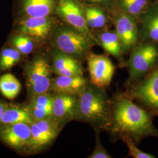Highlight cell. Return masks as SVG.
Masks as SVG:
<instances>
[{"mask_svg":"<svg viewBox=\"0 0 158 158\" xmlns=\"http://www.w3.org/2000/svg\"><path fill=\"white\" fill-rule=\"evenodd\" d=\"M51 70L57 76L83 75V70L77 59L55 49L52 55Z\"/></svg>","mask_w":158,"mask_h":158,"instance_id":"obj_14","label":"cell"},{"mask_svg":"<svg viewBox=\"0 0 158 158\" xmlns=\"http://www.w3.org/2000/svg\"><path fill=\"white\" fill-rule=\"evenodd\" d=\"M125 143L128 147L129 153L131 156L135 158H154L155 156L149 153L143 152L136 146L135 141L128 137L122 138Z\"/></svg>","mask_w":158,"mask_h":158,"instance_id":"obj_26","label":"cell"},{"mask_svg":"<svg viewBox=\"0 0 158 158\" xmlns=\"http://www.w3.org/2000/svg\"><path fill=\"white\" fill-rule=\"evenodd\" d=\"M55 23L51 17H24L18 23L19 33L28 36L36 42L47 40L53 32Z\"/></svg>","mask_w":158,"mask_h":158,"instance_id":"obj_9","label":"cell"},{"mask_svg":"<svg viewBox=\"0 0 158 158\" xmlns=\"http://www.w3.org/2000/svg\"><path fill=\"white\" fill-rule=\"evenodd\" d=\"M79 119L83 121L95 130L110 128L112 118V106L103 88L87 84L78 95Z\"/></svg>","mask_w":158,"mask_h":158,"instance_id":"obj_2","label":"cell"},{"mask_svg":"<svg viewBox=\"0 0 158 158\" xmlns=\"http://www.w3.org/2000/svg\"><path fill=\"white\" fill-rule=\"evenodd\" d=\"M98 44L110 55L119 60L122 59V48L118 36L115 31H105L98 35Z\"/></svg>","mask_w":158,"mask_h":158,"instance_id":"obj_20","label":"cell"},{"mask_svg":"<svg viewBox=\"0 0 158 158\" xmlns=\"http://www.w3.org/2000/svg\"><path fill=\"white\" fill-rule=\"evenodd\" d=\"M87 60L91 83L100 88L108 87L115 72L111 60L105 55L97 54H88Z\"/></svg>","mask_w":158,"mask_h":158,"instance_id":"obj_8","label":"cell"},{"mask_svg":"<svg viewBox=\"0 0 158 158\" xmlns=\"http://www.w3.org/2000/svg\"><path fill=\"white\" fill-rule=\"evenodd\" d=\"M21 53L14 48L3 49L0 53V71L10 70L19 62Z\"/></svg>","mask_w":158,"mask_h":158,"instance_id":"obj_24","label":"cell"},{"mask_svg":"<svg viewBox=\"0 0 158 158\" xmlns=\"http://www.w3.org/2000/svg\"><path fill=\"white\" fill-rule=\"evenodd\" d=\"M21 89L19 81L13 74H4L0 77V92L6 98L14 99L20 93Z\"/></svg>","mask_w":158,"mask_h":158,"instance_id":"obj_21","label":"cell"},{"mask_svg":"<svg viewBox=\"0 0 158 158\" xmlns=\"http://www.w3.org/2000/svg\"><path fill=\"white\" fill-rule=\"evenodd\" d=\"M115 26L123 51L127 52L134 48L138 40L135 17L126 12L121 13L115 18Z\"/></svg>","mask_w":158,"mask_h":158,"instance_id":"obj_11","label":"cell"},{"mask_svg":"<svg viewBox=\"0 0 158 158\" xmlns=\"http://www.w3.org/2000/svg\"><path fill=\"white\" fill-rule=\"evenodd\" d=\"M30 125L16 123L0 125V139L8 146L19 150L28 147L31 139Z\"/></svg>","mask_w":158,"mask_h":158,"instance_id":"obj_12","label":"cell"},{"mask_svg":"<svg viewBox=\"0 0 158 158\" xmlns=\"http://www.w3.org/2000/svg\"><path fill=\"white\" fill-rule=\"evenodd\" d=\"M52 44L55 49L77 59L87 56L95 44L87 36L69 25L60 26L53 31Z\"/></svg>","mask_w":158,"mask_h":158,"instance_id":"obj_3","label":"cell"},{"mask_svg":"<svg viewBox=\"0 0 158 158\" xmlns=\"http://www.w3.org/2000/svg\"><path fill=\"white\" fill-rule=\"evenodd\" d=\"M87 84L83 75L79 76H57L52 82L50 91L55 94H66L79 95Z\"/></svg>","mask_w":158,"mask_h":158,"instance_id":"obj_15","label":"cell"},{"mask_svg":"<svg viewBox=\"0 0 158 158\" xmlns=\"http://www.w3.org/2000/svg\"><path fill=\"white\" fill-rule=\"evenodd\" d=\"M34 121L27 106L7 104L0 120V125L16 123H27L31 125Z\"/></svg>","mask_w":158,"mask_h":158,"instance_id":"obj_19","label":"cell"},{"mask_svg":"<svg viewBox=\"0 0 158 158\" xmlns=\"http://www.w3.org/2000/svg\"><path fill=\"white\" fill-rule=\"evenodd\" d=\"M110 128L114 134L128 137L135 142L147 136L158 137L150 114L124 97H118L112 106Z\"/></svg>","mask_w":158,"mask_h":158,"instance_id":"obj_1","label":"cell"},{"mask_svg":"<svg viewBox=\"0 0 158 158\" xmlns=\"http://www.w3.org/2000/svg\"><path fill=\"white\" fill-rule=\"evenodd\" d=\"M96 131V146L93 153L88 157L89 158H111V156L108 153L106 149L102 145L99 136V130Z\"/></svg>","mask_w":158,"mask_h":158,"instance_id":"obj_27","label":"cell"},{"mask_svg":"<svg viewBox=\"0 0 158 158\" xmlns=\"http://www.w3.org/2000/svg\"><path fill=\"white\" fill-rule=\"evenodd\" d=\"M7 106V104H6L5 102H2L0 100V120L1 118L2 115L4 113V111H5L6 107Z\"/></svg>","mask_w":158,"mask_h":158,"instance_id":"obj_28","label":"cell"},{"mask_svg":"<svg viewBox=\"0 0 158 158\" xmlns=\"http://www.w3.org/2000/svg\"><path fill=\"white\" fill-rule=\"evenodd\" d=\"M11 45L21 55H27L32 53L35 47V41L24 34L19 33L12 38Z\"/></svg>","mask_w":158,"mask_h":158,"instance_id":"obj_25","label":"cell"},{"mask_svg":"<svg viewBox=\"0 0 158 158\" xmlns=\"http://www.w3.org/2000/svg\"><path fill=\"white\" fill-rule=\"evenodd\" d=\"M133 96L158 112V69L136 87Z\"/></svg>","mask_w":158,"mask_h":158,"instance_id":"obj_13","label":"cell"},{"mask_svg":"<svg viewBox=\"0 0 158 158\" xmlns=\"http://www.w3.org/2000/svg\"><path fill=\"white\" fill-rule=\"evenodd\" d=\"M141 15L143 38L148 41L158 42V2L151 4Z\"/></svg>","mask_w":158,"mask_h":158,"instance_id":"obj_18","label":"cell"},{"mask_svg":"<svg viewBox=\"0 0 158 158\" xmlns=\"http://www.w3.org/2000/svg\"><path fill=\"white\" fill-rule=\"evenodd\" d=\"M85 18L89 28L98 29L104 27L107 22L104 12L97 6L84 8Z\"/></svg>","mask_w":158,"mask_h":158,"instance_id":"obj_22","label":"cell"},{"mask_svg":"<svg viewBox=\"0 0 158 158\" xmlns=\"http://www.w3.org/2000/svg\"><path fill=\"white\" fill-rule=\"evenodd\" d=\"M52 118L61 127L62 125L70 121L79 119L78 96L55 94L53 96Z\"/></svg>","mask_w":158,"mask_h":158,"instance_id":"obj_10","label":"cell"},{"mask_svg":"<svg viewBox=\"0 0 158 158\" xmlns=\"http://www.w3.org/2000/svg\"><path fill=\"white\" fill-rule=\"evenodd\" d=\"M158 57V48L155 45L147 43L136 46L128 62L130 81L134 82L142 77L152 68Z\"/></svg>","mask_w":158,"mask_h":158,"instance_id":"obj_5","label":"cell"},{"mask_svg":"<svg viewBox=\"0 0 158 158\" xmlns=\"http://www.w3.org/2000/svg\"><path fill=\"white\" fill-rule=\"evenodd\" d=\"M51 72V66L44 57H35L27 64L25 76L30 97L50 91Z\"/></svg>","mask_w":158,"mask_h":158,"instance_id":"obj_4","label":"cell"},{"mask_svg":"<svg viewBox=\"0 0 158 158\" xmlns=\"http://www.w3.org/2000/svg\"><path fill=\"white\" fill-rule=\"evenodd\" d=\"M55 13L68 25L87 36L95 44H98L86 23L84 8L78 0H57Z\"/></svg>","mask_w":158,"mask_h":158,"instance_id":"obj_6","label":"cell"},{"mask_svg":"<svg viewBox=\"0 0 158 158\" xmlns=\"http://www.w3.org/2000/svg\"><path fill=\"white\" fill-rule=\"evenodd\" d=\"M30 127L31 136L28 147L35 151L51 144L56 138L61 128L52 118L35 120Z\"/></svg>","mask_w":158,"mask_h":158,"instance_id":"obj_7","label":"cell"},{"mask_svg":"<svg viewBox=\"0 0 158 158\" xmlns=\"http://www.w3.org/2000/svg\"><path fill=\"white\" fill-rule=\"evenodd\" d=\"M57 0H21V7L25 17H51L55 12Z\"/></svg>","mask_w":158,"mask_h":158,"instance_id":"obj_17","label":"cell"},{"mask_svg":"<svg viewBox=\"0 0 158 158\" xmlns=\"http://www.w3.org/2000/svg\"><path fill=\"white\" fill-rule=\"evenodd\" d=\"M53 100L49 91L31 97L27 107L34 121L52 118Z\"/></svg>","mask_w":158,"mask_h":158,"instance_id":"obj_16","label":"cell"},{"mask_svg":"<svg viewBox=\"0 0 158 158\" xmlns=\"http://www.w3.org/2000/svg\"><path fill=\"white\" fill-rule=\"evenodd\" d=\"M118 4L124 12L134 17L141 15L151 5L149 0H118Z\"/></svg>","mask_w":158,"mask_h":158,"instance_id":"obj_23","label":"cell"},{"mask_svg":"<svg viewBox=\"0 0 158 158\" xmlns=\"http://www.w3.org/2000/svg\"><path fill=\"white\" fill-rule=\"evenodd\" d=\"M89 2L96 3V4H104L108 2L109 0H86Z\"/></svg>","mask_w":158,"mask_h":158,"instance_id":"obj_29","label":"cell"}]
</instances>
